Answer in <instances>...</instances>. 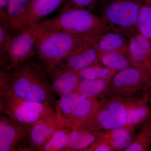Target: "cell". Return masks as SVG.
<instances>
[{
    "mask_svg": "<svg viewBox=\"0 0 151 151\" xmlns=\"http://www.w3.org/2000/svg\"><path fill=\"white\" fill-rule=\"evenodd\" d=\"M0 90L20 100L55 107L57 100L43 70L31 59L1 69Z\"/></svg>",
    "mask_w": 151,
    "mask_h": 151,
    "instance_id": "obj_1",
    "label": "cell"
},
{
    "mask_svg": "<svg viewBox=\"0 0 151 151\" xmlns=\"http://www.w3.org/2000/svg\"><path fill=\"white\" fill-rule=\"evenodd\" d=\"M98 35H78L57 31H41L36 40L37 55L43 63L56 64L92 43Z\"/></svg>",
    "mask_w": 151,
    "mask_h": 151,
    "instance_id": "obj_2",
    "label": "cell"
},
{
    "mask_svg": "<svg viewBox=\"0 0 151 151\" xmlns=\"http://www.w3.org/2000/svg\"><path fill=\"white\" fill-rule=\"evenodd\" d=\"M39 24L41 31H57L78 35H98L112 30L101 17L79 9L60 12L58 15L44 19Z\"/></svg>",
    "mask_w": 151,
    "mask_h": 151,
    "instance_id": "obj_3",
    "label": "cell"
},
{
    "mask_svg": "<svg viewBox=\"0 0 151 151\" xmlns=\"http://www.w3.org/2000/svg\"><path fill=\"white\" fill-rule=\"evenodd\" d=\"M137 96H111L102 97L94 113L84 126L97 134L124 127L128 109Z\"/></svg>",
    "mask_w": 151,
    "mask_h": 151,
    "instance_id": "obj_4",
    "label": "cell"
},
{
    "mask_svg": "<svg viewBox=\"0 0 151 151\" xmlns=\"http://www.w3.org/2000/svg\"><path fill=\"white\" fill-rule=\"evenodd\" d=\"M99 99H89L76 92L60 97L55 108L58 128L84 126L97 108Z\"/></svg>",
    "mask_w": 151,
    "mask_h": 151,
    "instance_id": "obj_5",
    "label": "cell"
},
{
    "mask_svg": "<svg viewBox=\"0 0 151 151\" xmlns=\"http://www.w3.org/2000/svg\"><path fill=\"white\" fill-rule=\"evenodd\" d=\"M141 3L139 0H101L100 17L112 31L128 37L138 32L136 22Z\"/></svg>",
    "mask_w": 151,
    "mask_h": 151,
    "instance_id": "obj_6",
    "label": "cell"
},
{
    "mask_svg": "<svg viewBox=\"0 0 151 151\" xmlns=\"http://www.w3.org/2000/svg\"><path fill=\"white\" fill-rule=\"evenodd\" d=\"M55 108L37 102L17 98L0 91L1 114L22 124L32 125L55 113Z\"/></svg>",
    "mask_w": 151,
    "mask_h": 151,
    "instance_id": "obj_7",
    "label": "cell"
},
{
    "mask_svg": "<svg viewBox=\"0 0 151 151\" xmlns=\"http://www.w3.org/2000/svg\"><path fill=\"white\" fill-rule=\"evenodd\" d=\"M151 90V71L131 66L117 71L111 78L104 97H134Z\"/></svg>",
    "mask_w": 151,
    "mask_h": 151,
    "instance_id": "obj_8",
    "label": "cell"
},
{
    "mask_svg": "<svg viewBox=\"0 0 151 151\" xmlns=\"http://www.w3.org/2000/svg\"><path fill=\"white\" fill-rule=\"evenodd\" d=\"M40 31L38 23L24 27L14 34L8 50L11 65H19L37 55L35 41Z\"/></svg>",
    "mask_w": 151,
    "mask_h": 151,
    "instance_id": "obj_9",
    "label": "cell"
},
{
    "mask_svg": "<svg viewBox=\"0 0 151 151\" xmlns=\"http://www.w3.org/2000/svg\"><path fill=\"white\" fill-rule=\"evenodd\" d=\"M32 126L1 114L0 151H26V142Z\"/></svg>",
    "mask_w": 151,
    "mask_h": 151,
    "instance_id": "obj_10",
    "label": "cell"
},
{
    "mask_svg": "<svg viewBox=\"0 0 151 151\" xmlns=\"http://www.w3.org/2000/svg\"><path fill=\"white\" fill-rule=\"evenodd\" d=\"M42 64L44 70L49 74L52 86L56 94L62 97L76 92L81 81L78 73L57 64Z\"/></svg>",
    "mask_w": 151,
    "mask_h": 151,
    "instance_id": "obj_11",
    "label": "cell"
},
{
    "mask_svg": "<svg viewBox=\"0 0 151 151\" xmlns=\"http://www.w3.org/2000/svg\"><path fill=\"white\" fill-rule=\"evenodd\" d=\"M55 113L32 124L26 142V151H40L57 129Z\"/></svg>",
    "mask_w": 151,
    "mask_h": 151,
    "instance_id": "obj_12",
    "label": "cell"
},
{
    "mask_svg": "<svg viewBox=\"0 0 151 151\" xmlns=\"http://www.w3.org/2000/svg\"><path fill=\"white\" fill-rule=\"evenodd\" d=\"M96 40L55 64L78 73L89 66L100 63Z\"/></svg>",
    "mask_w": 151,
    "mask_h": 151,
    "instance_id": "obj_13",
    "label": "cell"
},
{
    "mask_svg": "<svg viewBox=\"0 0 151 151\" xmlns=\"http://www.w3.org/2000/svg\"><path fill=\"white\" fill-rule=\"evenodd\" d=\"M128 37V52L132 66L151 71V42L138 32Z\"/></svg>",
    "mask_w": 151,
    "mask_h": 151,
    "instance_id": "obj_14",
    "label": "cell"
},
{
    "mask_svg": "<svg viewBox=\"0 0 151 151\" xmlns=\"http://www.w3.org/2000/svg\"><path fill=\"white\" fill-rule=\"evenodd\" d=\"M67 0H31L23 21V27L39 23L63 6Z\"/></svg>",
    "mask_w": 151,
    "mask_h": 151,
    "instance_id": "obj_15",
    "label": "cell"
},
{
    "mask_svg": "<svg viewBox=\"0 0 151 151\" xmlns=\"http://www.w3.org/2000/svg\"><path fill=\"white\" fill-rule=\"evenodd\" d=\"M151 98V90L138 96L128 109L127 124L125 126L136 130L144 124L151 113L149 103Z\"/></svg>",
    "mask_w": 151,
    "mask_h": 151,
    "instance_id": "obj_16",
    "label": "cell"
},
{
    "mask_svg": "<svg viewBox=\"0 0 151 151\" xmlns=\"http://www.w3.org/2000/svg\"><path fill=\"white\" fill-rule=\"evenodd\" d=\"M95 45L100 58L109 52H128L129 39L125 35L111 30L97 36Z\"/></svg>",
    "mask_w": 151,
    "mask_h": 151,
    "instance_id": "obj_17",
    "label": "cell"
},
{
    "mask_svg": "<svg viewBox=\"0 0 151 151\" xmlns=\"http://www.w3.org/2000/svg\"><path fill=\"white\" fill-rule=\"evenodd\" d=\"M98 139L97 134L86 127L70 129L65 151H85Z\"/></svg>",
    "mask_w": 151,
    "mask_h": 151,
    "instance_id": "obj_18",
    "label": "cell"
},
{
    "mask_svg": "<svg viewBox=\"0 0 151 151\" xmlns=\"http://www.w3.org/2000/svg\"><path fill=\"white\" fill-rule=\"evenodd\" d=\"M134 130L124 126L109 131L99 132L98 139L108 141L114 151H124L135 139Z\"/></svg>",
    "mask_w": 151,
    "mask_h": 151,
    "instance_id": "obj_19",
    "label": "cell"
},
{
    "mask_svg": "<svg viewBox=\"0 0 151 151\" xmlns=\"http://www.w3.org/2000/svg\"><path fill=\"white\" fill-rule=\"evenodd\" d=\"M111 80H81L75 92L89 99H100L104 97Z\"/></svg>",
    "mask_w": 151,
    "mask_h": 151,
    "instance_id": "obj_20",
    "label": "cell"
},
{
    "mask_svg": "<svg viewBox=\"0 0 151 151\" xmlns=\"http://www.w3.org/2000/svg\"><path fill=\"white\" fill-rule=\"evenodd\" d=\"M31 1L9 0L8 12L14 34L23 27L24 19Z\"/></svg>",
    "mask_w": 151,
    "mask_h": 151,
    "instance_id": "obj_21",
    "label": "cell"
},
{
    "mask_svg": "<svg viewBox=\"0 0 151 151\" xmlns=\"http://www.w3.org/2000/svg\"><path fill=\"white\" fill-rule=\"evenodd\" d=\"M100 63L106 67L119 71L132 66L128 52H109L100 55Z\"/></svg>",
    "mask_w": 151,
    "mask_h": 151,
    "instance_id": "obj_22",
    "label": "cell"
},
{
    "mask_svg": "<svg viewBox=\"0 0 151 151\" xmlns=\"http://www.w3.org/2000/svg\"><path fill=\"white\" fill-rule=\"evenodd\" d=\"M151 146V113L142 126L139 133L124 151H149Z\"/></svg>",
    "mask_w": 151,
    "mask_h": 151,
    "instance_id": "obj_23",
    "label": "cell"
},
{
    "mask_svg": "<svg viewBox=\"0 0 151 151\" xmlns=\"http://www.w3.org/2000/svg\"><path fill=\"white\" fill-rule=\"evenodd\" d=\"M136 26L138 32L151 42V2L141 3Z\"/></svg>",
    "mask_w": 151,
    "mask_h": 151,
    "instance_id": "obj_24",
    "label": "cell"
},
{
    "mask_svg": "<svg viewBox=\"0 0 151 151\" xmlns=\"http://www.w3.org/2000/svg\"><path fill=\"white\" fill-rule=\"evenodd\" d=\"M117 71L101 63L94 64L78 72L81 80L111 79Z\"/></svg>",
    "mask_w": 151,
    "mask_h": 151,
    "instance_id": "obj_25",
    "label": "cell"
},
{
    "mask_svg": "<svg viewBox=\"0 0 151 151\" xmlns=\"http://www.w3.org/2000/svg\"><path fill=\"white\" fill-rule=\"evenodd\" d=\"M70 129L58 128L49 140L40 151H65L67 145L68 134Z\"/></svg>",
    "mask_w": 151,
    "mask_h": 151,
    "instance_id": "obj_26",
    "label": "cell"
},
{
    "mask_svg": "<svg viewBox=\"0 0 151 151\" xmlns=\"http://www.w3.org/2000/svg\"><path fill=\"white\" fill-rule=\"evenodd\" d=\"M14 33L8 15L0 16V54H7Z\"/></svg>",
    "mask_w": 151,
    "mask_h": 151,
    "instance_id": "obj_27",
    "label": "cell"
},
{
    "mask_svg": "<svg viewBox=\"0 0 151 151\" xmlns=\"http://www.w3.org/2000/svg\"><path fill=\"white\" fill-rule=\"evenodd\" d=\"M101 0H67L63 6L60 12L68 10H84L92 12L94 8L100 4Z\"/></svg>",
    "mask_w": 151,
    "mask_h": 151,
    "instance_id": "obj_28",
    "label": "cell"
},
{
    "mask_svg": "<svg viewBox=\"0 0 151 151\" xmlns=\"http://www.w3.org/2000/svg\"><path fill=\"white\" fill-rule=\"evenodd\" d=\"M114 149L108 141L99 138L85 151H114Z\"/></svg>",
    "mask_w": 151,
    "mask_h": 151,
    "instance_id": "obj_29",
    "label": "cell"
},
{
    "mask_svg": "<svg viewBox=\"0 0 151 151\" xmlns=\"http://www.w3.org/2000/svg\"><path fill=\"white\" fill-rule=\"evenodd\" d=\"M9 0H0V14H8Z\"/></svg>",
    "mask_w": 151,
    "mask_h": 151,
    "instance_id": "obj_30",
    "label": "cell"
},
{
    "mask_svg": "<svg viewBox=\"0 0 151 151\" xmlns=\"http://www.w3.org/2000/svg\"><path fill=\"white\" fill-rule=\"evenodd\" d=\"M141 2H151V0H139Z\"/></svg>",
    "mask_w": 151,
    "mask_h": 151,
    "instance_id": "obj_31",
    "label": "cell"
}]
</instances>
